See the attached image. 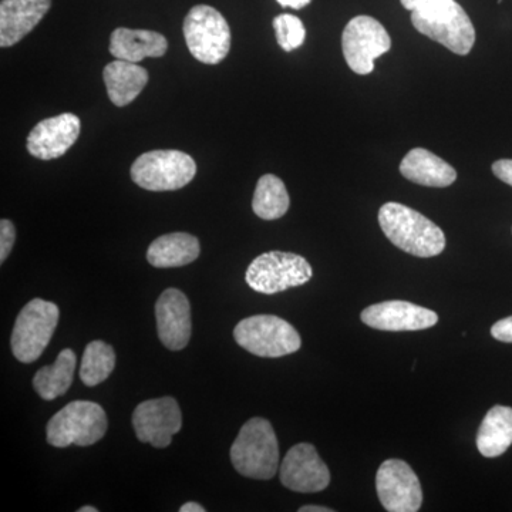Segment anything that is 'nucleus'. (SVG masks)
Returning <instances> with one entry per match:
<instances>
[{"instance_id":"b1692460","label":"nucleus","mask_w":512,"mask_h":512,"mask_svg":"<svg viewBox=\"0 0 512 512\" xmlns=\"http://www.w3.org/2000/svg\"><path fill=\"white\" fill-rule=\"evenodd\" d=\"M289 205L291 200L281 178L272 174L259 178L252 200V210L261 220H279L288 212Z\"/></svg>"},{"instance_id":"423d86ee","label":"nucleus","mask_w":512,"mask_h":512,"mask_svg":"<svg viewBox=\"0 0 512 512\" xmlns=\"http://www.w3.org/2000/svg\"><path fill=\"white\" fill-rule=\"evenodd\" d=\"M197 174L194 158L177 150L148 151L134 161L131 178L147 191H177Z\"/></svg>"},{"instance_id":"1a4fd4ad","label":"nucleus","mask_w":512,"mask_h":512,"mask_svg":"<svg viewBox=\"0 0 512 512\" xmlns=\"http://www.w3.org/2000/svg\"><path fill=\"white\" fill-rule=\"evenodd\" d=\"M184 37L195 59L205 64L221 63L231 49V30L217 9L194 6L184 20Z\"/></svg>"},{"instance_id":"cd10ccee","label":"nucleus","mask_w":512,"mask_h":512,"mask_svg":"<svg viewBox=\"0 0 512 512\" xmlns=\"http://www.w3.org/2000/svg\"><path fill=\"white\" fill-rule=\"evenodd\" d=\"M491 335L500 342L512 343V316L494 323L493 328H491Z\"/></svg>"},{"instance_id":"f3484780","label":"nucleus","mask_w":512,"mask_h":512,"mask_svg":"<svg viewBox=\"0 0 512 512\" xmlns=\"http://www.w3.org/2000/svg\"><path fill=\"white\" fill-rule=\"evenodd\" d=\"M52 0H2L0 3V46H15L39 25Z\"/></svg>"},{"instance_id":"9b49d317","label":"nucleus","mask_w":512,"mask_h":512,"mask_svg":"<svg viewBox=\"0 0 512 512\" xmlns=\"http://www.w3.org/2000/svg\"><path fill=\"white\" fill-rule=\"evenodd\" d=\"M376 491L384 510L417 512L423 503L419 477L403 460L384 461L376 474Z\"/></svg>"},{"instance_id":"412c9836","label":"nucleus","mask_w":512,"mask_h":512,"mask_svg":"<svg viewBox=\"0 0 512 512\" xmlns=\"http://www.w3.org/2000/svg\"><path fill=\"white\" fill-rule=\"evenodd\" d=\"M200 241L187 232H173L151 242L147 261L156 268H180L200 256Z\"/></svg>"},{"instance_id":"c756f323","label":"nucleus","mask_w":512,"mask_h":512,"mask_svg":"<svg viewBox=\"0 0 512 512\" xmlns=\"http://www.w3.org/2000/svg\"><path fill=\"white\" fill-rule=\"evenodd\" d=\"M443 2H447V0H400L403 8L410 10V12L431 8V6L439 5V3Z\"/></svg>"},{"instance_id":"9d476101","label":"nucleus","mask_w":512,"mask_h":512,"mask_svg":"<svg viewBox=\"0 0 512 512\" xmlns=\"http://www.w3.org/2000/svg\"><path fill=\"white\" fill-rule=\"evenodd\" d=\"M392 39L379 20L370 16H356L343 30L342 50L346 63L356 74H370L375 70L377 57L389 52Z\"/></svg>"},{"instance_id":"4468645a","label":"nucleus","mask_w":512,"mask_h":512,"mask_svg":"<svg viewBox=\"0 0 512 512\" xmlns=\"http://www.w3.org/2000/svg\"><path fill=\"white\" fill-rule=\"evenodd\" d=\"M365 325L384 332H416L439 322L436 312L406 301H387L369 306L360 315Z\"/></svg>"},{"instance_id":"4be33fe9","label":"nucleus","mask_w":512,"mask_h":512,"mask_svg":"<svg viewBox=\"0 0 512 512\" xmlns=\"http://www.w3.org/2000/svg\"><path fill=\"white\" fill-rule=\"evenodd\" d=\"M512 444V409L494 406L485 414L477 433V448L484 457L495 458L504 454Z\"/></svg>"},{"instance_id":"f257e3e1","label":"nucleus","mask_w":512,"mask_h":512,"mask_svg":"<svg viewBox=\"0 0 512 512\" xmlns=\"http://www.w3.org/2000/svg\"><path fill=\"white\" fill-rule=\"evenodd\" d=\"M379 224L394 247L406 254L431 258L446 248V237L440 227L399 202H387L380 208Z\"/></svg>"},{"instance_id":"6e6552de","label":"nucleus","mask_w":512,"mask_h":512,"mask_svg":"<svg viewBox=\"0 0 512 512\" xmlns=\"http://www.w3.org/2000/svg\"><path fill=\"white\" fill-rule=\"evenodd\" d=\"M312 276V266L303 256L272 251L259 255L252 261L245 279L254 291L274 295L308 284Z\"/></svg>"},{"instance_id":"0eeeda50","label":"nucleus","mask_w":512,"mask_h":512,"mask_svg":"<svg viewBox=\"0 0 512 512\" xmlns=\"http://www.w3.org/2000/svg\"><path fill=\"white\" fill-rule=\"evenodd\" d=\"M59 306L33 299L20 311L13 328L12 352L22 363H32L43 355L59 323Z\"/></svg>"},{"instance_id":"473e14b6","label":"nucleus","mask_w":512,"mask_h":512,"mask_svg":"<svg viewBox=\"0 0 512 512\" xmlns=\"http://www.w3.org/2000/svg\"><path fill=\"white\" fill-rule=\"evenodd\" d=\"M180 512H205V508L198 503H187L180 508Z\"/></svg>"},{"instance_id":"393cba45","label":"nucleus","mask_w":512,"mask_h":512,"mask_svg":"<svg viewBox=\"0 0 512 512\" xmlns=\"http://www.w3.org/2000/svg\"><path fill=\"white\" fill-rule=\"evenodd\" d=\"M116 366V352L107 343L94 340L84 350L80 379L86 386L93 387L109 379Z\"/></svg>"},{"instance_id":"ddd939ff","label":"nucleus","mask_w":512,"mask_h":512,"mask_svg":"<svg viewBox=\"0 0 512 512\" xmlns=\"http://www.w3.org/2000/svg\"><path fill=\"white\" fill-rule=\"evenodd\" d=\"M281 483L295 493H319L328 488L329 468L312 444H296L282 461Z\"/></svg>"},{"instance_id":"7ed1b4c3","label":"nucleus","mask_w":512,"mask_h":512,"mask_svg":"<svg viewBox=\"0 0 512 512\" xmlns=\"http://www.w3.org/2000/svg\"><path fill=\"white\" fill-rule=\"evenodd\" d=\"M414 29L447 47L458 56H467L476 43V29L470 16L456 0L412 12Z\"/></svg>"},{"instance_id":"20e7f679","label":"nucleus","mask_w":512,"mask_h":512,"mask_svg":"<svg viewBox=\"0 0 512 512\" xmlns=\"http://www.w3.org/2000/svg\"><path fill=\"white\" fill-rule=\"evenodd\" d=\"M107 414L100 404L77 400L63 407L47 424V443L57 448L93 446L106 434Z\"/></svg>"},{"instance_id":"f03ea898","label":"nucleus","mask_w":512,"mask_h":512,"mask_svg":"<svg viewBox=\"0 0 512 512\" xmlns=\"http://www.w3.org/2000/svg\"><path fill=\"white\" fill-rule=\"evenodd\" d=\"M231 461L241 476L271 480L279 468L278 439L272 424L262 417L247 421L232 444Z\"/></svg>"},{"instance_id":"2f4dec72","label":"nucleus","mask_w":512,"mask_h":512,"mask_svg":"<svg viewBox=\"0 0 512 512\" xmlns=\"http://www.w3.org/2000/svg\"><path fill=\"white\" fill-rule=\"evenodd\" d=\"M299 512H333L332 508L320 507V505H303Z\"/></svg>"},{"instance_id":"2eb2a0df","label":"nucleus","mask_w":512,"mask_h":512,"mask_svg":"<svg viewBox=\"0 0 512 512\" xmlns=\"http://www.w3.org/2000/svg\"><path fill=\"white\" fill-rule=\"evenodd\" d=\"M80 128L79 117L72 113L40 121L29 134L28 151L39 160H56L74 146L80 136Z\"/></svg>"},{"instance_id":"dca6fc26","label":"nucleus","mask_w":512,"mask_h":512,"mask_svg":"<svg viewBox=\"0 0 512 512\" xmlns=\"http://www.w3.org/2000/svg\"><path fill=\"white\" fill-rule=\"evenodd\" d=\"M158 338L165 348L183 350L191 339V306L178 289H165L156 303Z\"/></svg>"},{"instance_id":"39448f33","label":"nucleus","mask_w":512,"mask_h":512,"mask_svg":"<svg viewBox=\"0 0 512 512\" xmlns=\"http://www.w3.org/2000/svg\"><path fill=\"white\" fill-rule=\"evenodd\" d=\"M241 348L258 357H282L298 352L302 339L291 323L275 315H256L241 320L234 329Z\"/></svg>"},{"instance_id":"72a5a7b5","label":"nucleus","mask_w":512,"mask_h":512,"mask_svg":"<svg viewBox=\"0 0 512 512\" xmlns=\"http://www.w3.org/2000/svg\"><path fill=\"white\" fill-rule=\"evenodd\" d=\"M77 512H99L96 507H90V505H86V507L79 508Z\"/></svg>"},{"instance_id":"6ab92c4d","label":"nucleus","mask_w":512,"mask_h":512,"mask_svg":"<svg viewBox=\"0 0 512 512\" xmlns=\"http://www.w3.org/2000/svg\"><path fill=\"white\" fill-rule=\"evenodd\" d=\"M167 49V39L153 30L119 28L111 33V55L126 62L140 63L146 57H161Z\"/></svg>"},{"instance_id":"a211bd4d","label":"nucleus","mask_w":512,"mask_h":512,"mask_svg":"<svg viewBox=\"0 0 512 512\" xmlns=\"http://www.w3.org/2000/svg\"><path fill=\"white\" fill-rule=\"evenodd\" d=\"M400 174L424 187L446 188L457 180V171L450 164L424 148H413L403 158Z\"/></svg>"},{"instance_id":"c85d7f7f","label":"nucleus","mask_w":512,"mask_h":512,"mask_svg":"<svg viewBox=\"0 0 512 512\" xmlns=\"http://www.w3.org/2000/svg\"><path fill=\"white\" fill-rule=\"evenodd\" d=\"M493 173L498 180L512 187V160H498L493 164Z\"/></svg>"},{"instance_id":"aec40b11","label":"nucleus","mask_w":512,"mask_h":512,"mask_svg":"<svg viewBox=\"0 0 512 512\" xmlns=\"http://www.w3.org/2000/svg\"><path fill=\"white\" fill-rule=\"evenodd\" d=\"M103 77L109 99L117 107L128 106L136 100L148 83V72L144 67L120 59L104 67Z\"/></svg>"},{"instance_id":"7c9ffc66","label":"nucleus","mask_w":512,"mask_h":512,"mask_svg":"<svg viewBox=\"0 0 512 512\" xmlns=\"http://www.w3.org/2000/svg\"><path fill=\"white\" fill-rule=\"evenodd\" d=\"M282 8H292L295 10L303 9L308 6L312 0H276Z\"/></svg>"},{"instance_id":"5701e85b","label":"nucleus","mask_w":512,"mask_h":512,"mask_svg":"<svg viewBox=\"0 0 512 512\" xmlns=\"http://www.w3.org/2000/svg\"><path fill=\"white\" fill-rule=\"evenodd\" d=\"M77 357L72 349H64L52 366H45L33 377V387L43 400H55L66 394L73 383Z\"/></svg>"},{"instance_id":"f8f14e48","label":"nucleus","mask_w":512,"mask_h":512,"mask_svg":"<svg viewBox=\"0 0 512 512\" xmlns=\"http://www.w3.org/2000/svg\"><path fill=\"white\" fill-rule=\"evenodd\" d=\"M133 426L141 443L165 448L170 446L174 434L181 430L183 414L174 397L147 400L134 410Z\"/></svg>"},{"instance_id":"a878e982","label":"nucleus","mask_w":512,"mask_h":512,"mask_svg":"<svg viewBox=\"0 0 512 512\" xmlns=\"http://www.w3.org/2000/svg\"><path fill=\"white\" fill-rule=\"evenodd\" d=\"M272 25H274L278 45L285 52H292L305 43V26H303L302 20L296 16L284 13V15L276 16Z\"/></svg>"},{"instance_id":"bb28decb","label":"nucleus","mask_w":512,"mask_h":512,"mask_svg":"<svg viewBox=\"0 0 512 512\" xmlns=\"http://www.w3.org/2000/svg\"><path fill=\"white\" fill-rule=\"evenodd\" d=\"M16 241L15 225L9 220L0 221V262H5Z\"/></svg>"}]
</instances>
